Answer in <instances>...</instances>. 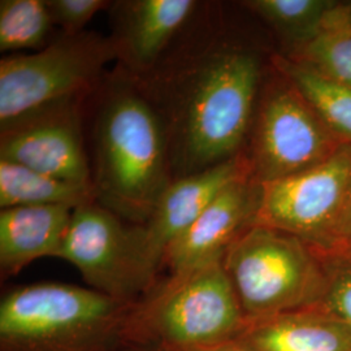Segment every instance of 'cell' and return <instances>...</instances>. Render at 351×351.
<instances>
[{"label": "cell", "mask_w": 351, "mask_h": 351, "mask_svg": "<svg viewBox=\"0 0 351 351\" xmlns=\"http://www.w3.org/2000/svg\"><path fill=\"white\" fill-rule=\"evenodd\" d=\"M261 78L259 59L241 50L206 52L176 73L164 110H158L167 128L173 180L242 154Z\"/></svg>", "instance_id": "cell-1"}, {"label": "cell", "mask_w": 351, "mask_h": 351, "mask_svg": "<svg viewBox=\"0 0 351 351\" xmlns=\"http://www.w3.org/2000/svg\"><path fill=\"white\" fill-rule=\"evenodd\" d=\"M130 75L107 86L94 125L97 202L134 226L147 221L172 182L163 117Z\"/></svg>", "instance_id": "cell-2"}, {"label": "cell", "mask_w": 351, "mask_h": 351, "mask_svg": "<svg viewBox=\"0 0 351 351\" xmlns=\"http://www.w3.org/2000/svg\"><path fill=\"white\" fill-rule=\"evenodd\" d=\"M247 320L223 259L171 274L134 302L123 326V348L198 351L236 341Z\"/></svg>", "instance_id": "cell-3"}, {"label": "cell", "mask_w": 351, "mask_h": 351, "mask_svg": "<svg viewBox=\"0 0 351 351\" xmlns=\"http://www.w3.org/2000/svg\"><path fill=\"white\" fill-rule=\"evenodd\" d=\"M133 303L63 282L17 287L0 303V351H121Z\"/></svg>", "instance_id": "cell-4"}, {"label": "cell", "mask_w": 351, "mask_h": 351, "mask_svg": "<svg viewBox=\"0 0 351 351\" xmlns=\"http://www.w3.org/2000/svg\"><path fill=\"white\" fill-rule=\"evenodd\" d=\"M247 324L316 306L324 293L322 254L271 226L246 228L223 256Z\"/></svg>", "instance_id": "cell-5"}, {"label": "cell", "mask_w": 351, "mask_h": 351, "mask_svg": "<svg viewBox=\"0 0 351 351\" xmlns=\"http://www.w3.org/2000/svg\"><path fill=\"white\" fill-rule=\"evenodd\" d=\"M117 59L112 38L63 34L34 53L0 62V129L66 104L80 103L104 66Z\"/></svg>", "instance_id": "cell-6"}, {"label": "cell", "mask_w": 351, "mask_h": 351, "mask_svg": "<svg viewBox=\"0 0 351 351\" xmlns=\"http://www.w3.org/2000/svg\"><path fill=\"white\" fill-rule=\"evenodd\" d=\"M251 128V150L246 156L258 184L304 172L345 149L278 72L261 97Z\"/></svg>", "instance_id": "cell-7"}, {"label": "cell", "mask_w": 351, "mask_h": 351, "mask_svg": "<svg viewBox=\"0 0 351 351\" xmlns=\"http://www.w3.org/2000/svg\"><path fill=\"white\" fill-rule=\"evenodd\" d=\"M58 258L75 265L88 288L119 301L137 302L155 287L136 226L97 201L73 210Z\"/></svg>", "instance_id": "cell-8"}, {"label": "cell", "mask_w": 351, "mask_h": 351, "mask_svg": "<svg viewBox=\"0 0 351 351\" xmlns=\"http://www.w3.org/2000/svg\"><path fill=\"white\" fill-rule=\"evenodd\" d=\"M351 185V149L297 175L261 184L255 224L295 236L322 255L336 249V234Z\"/></svg>", "instance_id": "cell-9"}, {"label": "cell", "mask_w": 351, "mask_h": 351, "mask_svg": "<svg viewBox=\"0 0 351 351\" xmlns=\"http://www.w3.org/2000/svg\"><path fill=\"white\" fill-rule=\"evenodd\" d=\"M0 160L20 164L64 181L93 185L80 103L38 113L1 129Z\"/></svg>", "instance_id": "cell-10"}, {"label": "cell", "mask_w": 351, "mask_h": 351, "mask_svg": "<svg viewBox=\"0 0 351 351\" xmlns=\"http://www.w3.org/2000/svg\"><path fill=\"white\" fill-rule=\"evenodd\" d=\"M251 176L247 156H239L201 172L172 180L145 224L136 226L139 249L156 276L168 247L230 184Z\"/></svg>", "instance_id": "cell-11"}, {"label": "cell", "mask_w": 351, "mask_h": 351, "mask_svg": "<svg viewBox=\"0 0 351 351\" xmlns=\"http://www.w3.org/2000/svg\"><path fill=\"white\" fill-rule=\"evenodd\" d=\"M259 203L261 184L251 176L234 181L168 247L163 265L176 274L223 259L230 243L255 224Z\"/></svg>", "instance_id": "cell-12"}, {"label": "cell", "mask_w": 351, "mask_h": 351, "mask_svg": "<svg viewBox=\"0 0 351 351\" xmlns=\"http://www.w3.org/2000/svg\"><path fill=\"white\" fill-rule=\"evenodd\" d=\"M112 40L117 59L130 73L149 72L198 8L194 0H133L117 3Z\"/></svg>", "instance_id": "cell-13"}, {"label": "cell", "mask_w": 351, "mask_h": 351, "mask_svg": "<svg viewBox=\"0 0 351 351\" xmlns=\"http://www.w3.org/2000/svg\"><path fill=\"white\" fill-rule=\"evenodd\" d=\"M75 207L21 206L0 213V274L16 276L34 261L58 258Z\"/></svg>", "instance_id": "cell-14"}, {"label": "cell", "mask_w": 351, "mask_h": 351, "mask_svg": "<svg viewBox=\"0 0 351 351\" xmlns=\"http://www.w3.org/2000/svg\"><path fill=\"white\" fill-rule=\"evenodd\" d=\"M239 342L256 351H351V330L319 306L249 323Z\"/></svg>", "instance_id": "cell-15"}, {"label": "cell", "mask_w": 351, "mask_h": 351, "mask_svg": "<svg viewBox=\"0 0 351 351\" xmlns=\"http://www.w3.org/2000/svg\"><path fill=\"white\" fill-rule=\"evenodd\" d=\"M275 71L297 88L328 130L343 147L351 149V88L313 65L287 55L272 58Z\"/></svg>", "instance_id": "cell-16"}, {"label": "cell", "mask_w": 351, "mask_h": 351, "mask_svg": "<svg viewBox=\"0 0 351 351\" xmlns=\"http://www.w3.org/2000/svg\"><path fill=\"white\" fill-rule=\"evenodd\" d=\"M97 201L93 185L45 175L20 164L0 160V207L64 204L78 207Z\"/></svg>", "instance_id": "cell-17"}, {"label": "cell", "mask_w": 351, "mask_h": 351, "mask_svg": "<svg viewBox=\"0 0 351 351\" xmlns=\"http://www.w3.org/2000/svg\"><path fill=\"white\" fill-rule=\"evenodd\" d=\"M337 3L335 0H249L243 5L259 16L288 46L285 55H293L314 40Z\"/></svg>", "instance_id": "cell-18"}, {"label": "cell", "mask_w": 351, "mask_h": 351, "mask_svg": "<svg viewBox=\"0 0 351 351\" xmlns=\"http://www.w3.org/2000/svg\"><path fill=\"white\" fill-rule=\"evenodd\" d=\"M310 64L322 73L351 88V12L349 1H339L320 33L302 50L287 55Z\"/></svg>", "instance_id": "cell-19"}, {"label": "cell", "mask_w": 351, "mask_h": 351, "mask_svg": "<svg viewBox=\"0 0 351 351\" xmlns=\"http://www.w3.org/2000/svg\"><path fill=\"white\" fill-rule=\"evenodd\" d=\"M53 26L46 0L0 1V51L42 50Z\"/></svg>", "instance_id": "cell-20"}, {"label": "cell", "mask_w": 351, "mask_h": 351, "mask_svg": "<svg viewBox=\"0 0 351 351\" xmlns=\"http://www.w3.org/2000/svg\"><path fill=\"white\" fill-rule=\"evenodd\" d=\"M326 268V287L316 304L351 330V252L322 255Z\"/></svg>", "instance_id": "cell-21"}, {"label": "cell", "mask_w": 351, "mask_h": 351, "mask_svg": "<svg viewBox=\"0 0 351 351\" xmlns=\"http://www.w3.org/2000/svg\"><path fill=\"white\" fill-rule=\"evenodd\" d=\"M46 4L53 25L60 26L68 36L84 33L93 17L111 5L104 0H46Z\"/></svg>", "instance_id": "cell-22"}, {"label": "cell", "mask_w": 351, "mask_h": 351, "mask_svg": "<svg viewBox=\"0 0 351 351\" xmlns=\"http://www.w3.org/2000/svg\"><path fill=\"white\" fill-rule=\"evenodd\" d=\"M337 252H351V185L337 228L336 249L332 254Z\"/></svg>", "instance_id": "cell-23"}, {"label": "cell", "mask_w": 351, "mask_h": 351, "mask_svg": "<svg viewBox=\"0 0 351 351\" xmlns=\"http://www.w3.org/2000/svg\"><path fill=\"white\" fill-rule=\"evenodd\" d=\"M198 351H256L254 349H251L249 346H246L245 343L239 342V339L236 341H230V342H226V343H221V345H217V346H213V348H208V349H204V350Z\"/></svg>", "instance_id": "cell-24"}, {"label": "cell", "mask_w": 351, "mask_h": 351, "mask_svg": "<svg viewBox=\"0 0 351 351\" xmlns=\"http://www.w3.org/2000/svg\"><path fill=\"white\" fill-rule=\"evenodd\" d=\"M121 351H143V350H138V349H132V348H124L123 350Z\"/></svg>", "instance_id": "cell-25"}, {"label": "cell", "mask_w": 351, "mask_h": 351, "mask_svg": "<svg viewBox=\"0 0 351 351\" xmlns=\"http://www.w3.org/2000/svg\"><path fill=\"white\" fill-rule=\"evenodd\" d=\"M349 5H350V12H351V1H349Z\"/></svg>", "instance_id": "cell-26"}]
</instances>
